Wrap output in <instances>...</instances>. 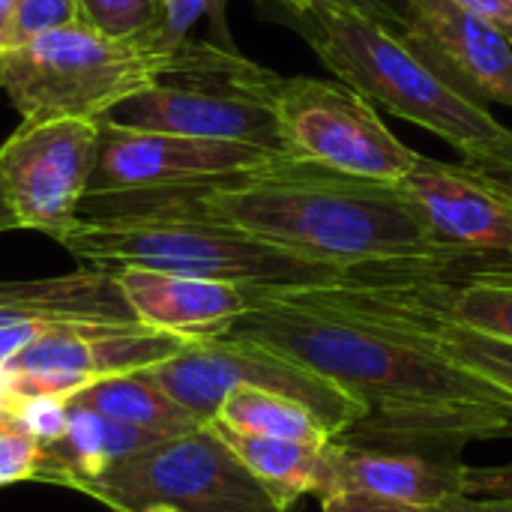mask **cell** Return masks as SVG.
I'll return each instance as SVG.
<instances>
[{
  "label": "cell",
  "instance_id": "cell-1",
  "mask_svg": "<svg viewBox=\"0 0 512 512\" xmlns=\"http://www.w3.org/2000/svg\"><path fill=\"white\" fill-rule=\"evenodd\" d=\"M330 381L366 414L510 399L441 354L408 309L396 270H351L294 288H249V309L225 333Z\"/></svg>",
  "mask_w": 512,
  "mask_h": 512
},
{
  "label": "cell",
  "instance_id": "cell-2",
  "mask_svg": "<svg viewBox=\"0 0 512 512\" xmlns=\"http://www.w3.org/2000/svg\"><path fill=\"white\" fill-rule=\"evenodd\" d=\"M174 192L210 219L339 273L456 270L396 183L282 156L264 168Z\"/></svg>",
  "mask_w": 512,
  "mask_h": 512
},
{
  "label": "cell",
  "instance_id": "cell-3",
  "mask_svg": "<svg viewBox=\"0 0 512 512\" xmlns=\"http://www.w3.org/2000/svg\"><path fill=\"white\" fill-rule=\"evenodd\" d=\"M60 246L81 267L156 270L243 288L321 285L345 276L198 213L174 189L84 198Z\"/></svg>",
  "mask_w": 512,
  "mask_h": 512
},
{
  "label": "cell",
  "instance_id": "cell-4",
  "mask_svg": "<svg viewBox=\"0 0 512 512\" xmlns=\"http://www.w3.org/2000/svg\"><path fill=\"white\" fill-rule=\"evenodd\" d=\"M273 12L312 45L342 84L366 102L441 135L462 159L501 150L512 141V129L489 108L453 90L402 33L336 9L273 6Z\"/></svg>",
  "mask_w": 512,
  "mask_h": 512
},
{
  "label": "cell",
  "instance_id": "cell-5",
  "mask_svg": "<svg viewBox=\"0 0 512 512\" xmlns=\"http://www.w3.org/2000/svg\"><path fill=\"white\" fill-rule=\"evenodd\" d=\"M279 84L282 75L252 63L237 48L186 39L171 72L111 108L102 120L285 153L276 120Z\"/></svg>",
  "mask_w": 512,
  "mask_h": 512
},
{
  "label": "cell",
  "instance_id": "cell-6",
  "mask_svg": "<svg viewBox=\"0 0 512 512\" xmlns=\"http://www.w3.org/2000/svg\"><path fill=\"white\" fill-rule=\"evenodd\" d=\"M180 48L111 39L81 24L48 30L3 54V93L21 123L102 120L177 66Z\"/></svg>",
  "mask_w": 512,
  "mask_h": 512
},
{
  "label": "cell",
  "instance_id": "cell-7",
  "mask_svg": "<svg viewBox=\"0 0 512 512\" xmlns=\"http://www.w3.org/2000/svg\"><path fill=\"white\" fill-rule=\"evenodd\" d=\"M72 492L114 512H282L213 423L162 438Z\"/></svg>",
  "mask_w": 512,
  "mask_h": 512
},
{
  "label": "cell",
  "instance_id": "cell-8",
  "mask_svg": "<svg viewBox=\"0 0 512 512\" xmlns=\"http://www.w3.org/2000/svg\"><path fill=\"white\" fill-rule=\"evenodd\" d=\"M141 375L204 426L213 423L219 405L237 390L288 396L315 411L333 438L348 432L366 414L360 402H354L330 381L261 345L231 336L189 342L177 357L144 369Z\"/></svg>",
  "mask_w": 512,
  "mask_h": 512
},
{
  "label": "cell",
  "instance_id": "cell-9",
  "mask_svg": "<svg viewBox=\"0 0 512 512\" xmlns=\"http://www.w3.org/2000/svg\"><path fill=\"white\" fill-rule=\"evenodd\" d=\"M276 120L285 156L339 174L399 183L420 159L387 129L375 105L342 81L282 78Z\"/></svg>",
  "mask_w": 512,
  "mask_h": 512
},
{
  "label": "cell",
  "instance_id": "cell-10",
  "mask_svg": "<svg viewBox=\"0 0 512 512\" xmlns=\"http://www.w3.org/2000/svg\"><path fill=\"white\" fill-rule=\"evenodd\" d=\"M96 141V120L21 123L3 141L0 183L15 228L63 240L87 195Z\"/></svg>",
  "mask_w": 512,
  "mask_h": 512
},
{
  "label": "cell",
  "instance_id": "cell-11",
  "mask_svg": "<svg viewBox=\"0 0 512 512\" xmlns=\"http://www.w3.org/2000/svg\"><path fill=\"white\" fill-rule=\"evenodd\" d=\"M189 342L150 330L144 324H78L45 333L3 369L9 399L63 396L72 399L84 387L153 369L177 357Z\"/></svg>",
  "mask_w": 512,
  "mask_h": 512
},
{
  "label": "cell",
  "instance_id": "cell-12",
  "mask_svg": "<svg viewBox=\"0 0 512 512\" xmlns=\"http://www.w3.org/2000/svg\"><path fill=\"white\" fill-rule=\"evenodd\" d=\"M96 123H99V141H96L93 171L84 198L198 186V183L264 168L285 156L237 141L144 132V129L114 126L108 120H96Z\"/></svg>",
  "mask_w": 512,
  "mask_h": 512
},
{
  "label": "cell",
  "instance_id": "cell-13",
  "mask_svg": "<svg viewBox=\"0 0 512 512\" xmlns=\"http://www.w3.org/2000/svg\"><path fill=\"white\" fill-rule=\"evenodd\" d=\"M396 186L456 270H512V204L462 162L420 156Z\"/></svg>",
  "mask_w": 512,
  "mask_h": 512
},
{
  "label": "cell",
  "instance_id": "cell-14",
  "mask_svg": "<svg viewBox=\"0 0 512 512\" xmlns=\"http://www.w3.org/2000/svg\"><path fill=\"white\" fill-rule=\"evenodd\" d=\"M405 42L462 96L512 108V39L462 0H405Z\"/></svg>",
  "mask_w": 512,
  "mask_h": 512
},
{
  "label": "cell",
  "instance_id": "cell-15",
  "mask_svg": "<svg viewBox=\"0 0 512 512\" xmlns=\"http://www.w3.org/2000/svg\"><path fill=\"white\" fill-rule=\"evenodd\" d=\"M468 465L462 453L366 441L336 435L327 444V483L318 501L336 495H369L414 510L438 507L465 492Z\"/></svg>",
  "mask_w": 512,
  "mask_h": 512
},
{
  "label": "cell",
  "instance_id": "cell-16",
  "mask_svg": "<svg viewBox=\"0 0 512 512\" xmlns=\"http://www.w3.org/2000/svg\"><path fill=\"white\" fill-rule=\"evenodd\" d=\"M114 279L138 324L204 342L225 336L249 309V288L156 270H114Z\"/></svg>",
  "mask_w": 512,
  "mask_h": 512
},
{
  "label": "cell",
  "instance_id": "cell-17",
  "mask_svg": "<svg viewBox=\"0 0 512 512\" xmlns=\"http://www.w3.org/2000/svg\"><path fill=\"white\" fill-rule=\"evenodd\" d=\"M135 324V315L108 270L81 267L66 276L0 282V330Z\"/></svg>",
  "mask_w": 512,
  "mask_h": 512
},
{
  "label": "cell",
  "instance_id": "cell-18",
  "mask_svg": "<svg viewBox=\"0 0 512 512\" xmlns=\"http://www.w3.org/2000/svg\"><path fill=\"white\" fill-rule=\"evenodd\" d=\"M402 279L420 312L512 345V270H402Z\"/></svg>",
  "mask_w": 512,
  "mask_h": 512
},
{
  "label": "cell",
  "instance_id": "cell-19",
  "mask_svg": "<svg viewBox=\"0 0 512 512\" xmlns=\"http://www.w3.org/2000/svg\"><path fill=\"white\" fill-rule=\"evenodd\" d=\"M156 441L162 438L126 423H114L90 408L69 405L66 432L57 444L42 447L36 480L75 489L78 483L102 477L111 465L147 450Z\"/></svg>",
  "mask_w": 512,
  "mask_h": 512
},
{
  "label": "cell",
  "instance_id": "cell-20",
  "mask_svg": "<svg viewBox=\"0 0 512 512\" xmlns=\"http://www.w3.org/2000/svg\"><path fill=\"white\" fill-rule=\"evenodd\" d=\"M216 432L282 512H291V507L306 495H315V498L324 495L327 444L315 447V444H300V441L255 438V435L228 432L222 426H216Z\"/></svg>",
  "mask_w": 512,
  "mask_h": 512
},
{
  "label": "cell",
  "instance_id": "cell-21",
  "mask_svg": "<svg viewBox=\"0 0 512 512\" xmlns=\"http://www.w3.org/2000/svg\"><path fill=\"white\" fill-rule=\"evenodd\" d=\"M69 405L90 408L114 423H126V426L144 429L150 435H159V438L183 435V432L204 426L186 408H180L174 399H168L141 372L102 378V381L84 387L81 393H75L69 399Z\"/></svg>",
  "mask_w": 512,
  "mask_h": 512
},
{
  "label": "cell",
  "instance_id": "cell-22",
  "mask_svg": "<svg viewBox=\"0 0 512 512\" xmlns=\"http://www.w3.org/2000/svg\"><path fill=\"white\" fill-rule=\"evenodd\" d=\"M213 423L228 432L255 435V438L300 441V444H315V447H324L333 441V432L321 423L315 411H309L306 405L288 396L261 393V390L231 393L219 405Z\"/></svg>",
  "mask_w": 512,
  "mask_h": 512
},
{
  "label": "cell",
  "instance_id": "cell-23",
  "mask_svg": "<svg viewBox=\"0 0 512 512\" xmlns=\"http://www.w3.org/2000/svg\"><path fill=\"white\" fill-rule=\"evenodd\" d=\"M396 282H399V291L408 303V309L429 327L435 345L441 348L444 357H450L456 366L474 372L477 378L489 381L492 387H498L507 399L512 402V345L504 342H495V339H486V336H477L471 330H462L456 324H447L441 318H432L426 312H420L408 291H405V279H402V270H396Z\"/></svg>",
  "mask_w": 512,
  "mask_h": 512
},
{
  "label": "cell",
  "instance_id": "cell-24",
  "mask_svg": "<svg viewBox=\"0 0 512 512\" xmlns=\"http://www.w3.org/2000/svg\"><path fill=\"white\" fill-rule=\"evenodd\" d=\"M75 24L150 45L159 27V0H75Z\"/></svg>",
  "mask_w": 512,
  "mask_h": 512
},
{
  "label": "cell",
  "instance_id": "cell-25",
  "mask_svg": "<svg viewBox=\"0 0 512 512\" xmlns=\"http://www.w3.org/2000/svg\"><path fill=\"white\" fill-rule=\"evenodd\" d=\"M225 6L228 0H159V27L150 42L156 51L177 48L189 39L192 27L207 15L213 21V33H219V45L234 48L228 27H225Z\"/></svg>",
  "mask_w": 512,
  "mask_h": 512
},
{
  "label": "cell",
  "instance_id": "cell-26",
  "mask_svg": "<svg viewBox=\"0 0 512 512\" xmlns=\"http://www.w3.org/2000/svg\"><path fill=\"white\" fill-rule=\"evenodd\" d=\"M9 420L36 444H57L69 423V399L63 396H21L9 408Z\"/></svg>",
  "mask_w": 512,
  "mask_h": 512
},
{
  "label": "cell",
  "instance_id": "cell-27",
  "mask_svg": "<svg viewBox=\"0 0 512 512\" xmlns=\"http://www.w3.org/2000/svg\"><path fill=\"white\" fill-rule=\"evenodd\" d=\"M42 459V444H36L12 420L0 426V486L36 480Z\"/></svg>",
  "mask_w": 512,
  "mask_h": 512
},
{
  "label": "cell",
  "instance_id": "cell-28",
  "mask_svg": "<svg viewBox=\"0 0 512 512\" xmlns=\"http://www.w3.org/2000/svg\"><path fill=\"white\" fill-rule=\"evenodd\" d=\"M66 24H75V0H18L12 48Z\"/></svg>",
  "mask_w": 512,
  "mask_h": 512
},
{
  "label": "cell",
  "instance_id": "cell-29",
  "mask_svg": "<svg viewBox=\"0 0 512 512\" xmlns=\"http://www.w3.org/2000/svg\"><path fill=\"white\" fill-rule=\"evenodd\" d=\"M270 6H294V9H336L351 12L360 18H369L375 24H384L396 33L405 30L408 3L405 0H264Z\"/></svg>",
  "mask_w": 512,
  "mask_h": 512
},
{
  "label": "cell",
  "instance_id": "cell-30",
  "mask_svg": "<svg viewBox=\"0 0 512 512\" xmlns=\"http://www.w3.org/2000/svg\"><path fill=\"white\" fill-rule=\"evenodd\" d=\"M462 165L512 204V141L501 150H489V153L462 159Z\"/></svg>",
  "mask_w": 512,
  "mask_h": 512
},
{
  "label": "cell",
  "instance_id": "cell-31",
  "mask_svg": "<svg viewBox=\"0 0 512 512\" xmlns=\"http://www.w3.org/2000/svg\"><path fill=\"white\" fill-rule=\"evenodd\" d=\"M465 492L468 495H498V498H512V465H468L465 477Z\"/></svg>",
  "mask_w": 512,
  "mask_h": 512
},
{
  "label": "cell",
  "instance_id": "cell-32",
  "mask_svg": "<svg viewBox=\"0 0 512 512\" xmlns=\"http://www.w3.org/2000/svg\"><path fill=\"white\" fill-rule=\"evenodd\" d=\"M321 512H420L414 507H402L393 501L369 498V495H336L321 501Z\"/></svg>",
  "mask_w": 512,
  "mask_h": 512
},
{
  "label": "cell",
  "instance_id": "cell-33",
  "mask_svg": "<svg viewBox=\"0 0 512 512\" xmlns=\"http://www.w3.org/2000/svg\"><path fill=\"white\" fill-rule=\"evenodd\" d=\"M420 512H512V498H498V495H459L450 498L438 507Z\"/></svg>",
  "mask_w": 512,
  "mask_h": 512
},
{
  "label": "cell",
  "instance_id": "cell-34",
  "mask_svg": "<svg viewBox=\"0 0 512 512\" xmlns=\"http://www.w3.org/2000/svg\"><path fill=\"white\" fill-rule=\"evenodd\" d=\"M462 3L480 12L483 18H489L492 24H498L512 39V0H462Z\"/></svg>",
  "mask_w": 512,
  "mask_h": 512
},
{
  "label": "cell",
  "instance_id": "cell-35",
  "mask_svg": "<svg viewBox=\"0 0 512 512\" xmlns=\"http://www.w3.org/2000/svg\"><path fill=\"white\" fill-rule=\"evenodd\" d=\"M18 0H0V54L12 48V27H15Z\"/></svg>",
  "mask_w": 512,
  "mask_h": 512
},
{
  "label": "cell",
  "instance_id": "cell-36",
  "mask_svg": "<svg viewBox=\"0 0 512 512\" xmlns=\"http://www.w3.org/2000/svg\"><path fill=\"white\" fill-rule=\"evenodd\" d=\"M12 228H15V216H12V210H9V204H6L3 183H0V234H3V231H12Z\"/></svg>",
  "mask_w": 512,
  "mask_h": 512
},
{
  "label": "cell",
  "instance_id": "cell-37",
  "mask_svg": "<svg viewBox=\"0 0 512 512\" xmlns=\"http://www.w3.org/2000/svg\"><path fill=\"white\" fill-rule=\"evenodd\" d=\"M6 420H9V405H6V402L0 399V426H3Z\"/></svg>",
  "mask_w": 512,
  "mask_h": 512
},
{
  "label": "cell",
  "instance_id": "cell-38",
  "mask_svg": "<svg viewBox=\"0 0 512 512\" xmlns=\"http://www.w3.org/2000/svg\"><path fill=\"white\" fill-rule=\"evenodd\" d=\"M0 90H3V54H0Z\"/></svg>",
  "mask_w": 512,
  "mask_h": 512
}]
</instances>
